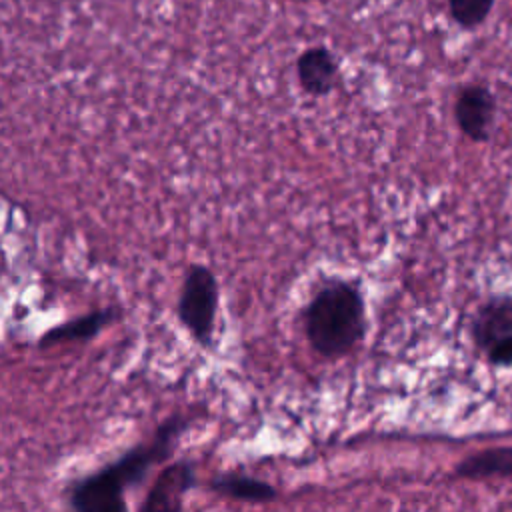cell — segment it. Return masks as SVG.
I'll list each match as a JSON object with an SVG mask.
<instances>
[{
    "instance_id": "1",
    "label": "cell",
    "mask_w": 512,
    "mask_h": 512,
    "mask_svg": "<svg viewBox=\"0 0 512 512\" xmlns=\"http://www.w3.org/2000/svg\"><path fill=\"white\" fill-rule=\"evenodd\" d=\"M188 418H168L146 444H138L100 470L74 480L68 490V504L74 512H128L124 492L140 484L154 464L164 462L188 428Z\"/></svg>"
},
{
    "instance_id": "2",
    "label": "cell",
    "mask_w": 512,
    "mask_h": 512,
    "mask_svg": "<svg viewBox=\"0 0 512 512\" xmlns=\"http://www.w3.org/2000/svg\"><path fill=\"white\" fill-rule=\"evenodd\" d=\"M304 332L312 350L324 358H340L366 334V304L358 282L326 278L304 308Z\"/></svg>"
},
{
    "instance_id": "3",
    "label": "cell",
    "mask_w": 512,
    "mask_h": 512,
    "mask_svg": "<svg viewBox=\"0 0 512 512\" xmlns=\"http://www.w3.org/2000/svg\"><path fill=\"white\" fill-rule=\"evenodd\" d=\"M218 302L216 274L204 264H190L178 294L176 316L200 346H210L214 340Z\"/></svg>"
},
{
    "instance_id": "4",
    "label": "cell",
    "mask_w": 512,
    "mask_h": 512,
    "mask_svg": "<svg viewBox=\"0 0 512 512\" xmlns=\"http://www.w3.org/2000/svg\"><path fill=\"white\" fill-rule=\"evenodd\" d=\"M496 118V96L484 84H464L454 100V120L460 132L476 142L490 140Z\"/></svg>"
},
{
    "instance_id": "5",
    "label": "cell",
    "mask_w": 512,
    "mask_h": 512,
    "mask_svg": "<svg viewBox=\"0 0 512 512\" xmlns=\"http://www.w3.org/2000/svg\"><path fill=\"white\" fill-rule=\"evenodd\" d=\"M194 482L196 474L192 462L178 460L168 464L150 486L140 512H182L186 492Z\"/></svg>"
},
{
    "instance_id": "6",
    "label": "cell",
    "mask_w": 512,
    "mask_h": 512,
    "mask_svg": "<svg viewBox=\"0 0 512 512\" xmlns=\"http://www.w3.org/2000/svg\"><path fill=\"white\" fill-rule=\"evenodd\" d=\"M296 76L308 96L324 98L334 92L340 80V62L330 48L310 46L296 58Z\"/></svg>"
},
{
    "instance_id": "7",
    "label": "cell",
    "mask_w": 512,
    "mask_h": 512,
    "mask_svg": "<svg viewBox=\"0 0 512 512\" xmlns=\"http://www.w3.org/2000/svg\"><path fill=\"white\" fill-rule=\"evenodd\" d=\"M470 334L474 344L484 352L512 338V294H496L484 300L472 316Z\"/></svg>"
},
{
    "instance_id": "8",
    "label": "cell",
    "mask_w": 512,
    "mask_h": 512,
    "mask_svg": "<svg viewBox=\"0 0 512 512\" xmlns=\"http://www.w3.org/2000/svg\"><path fill=\"white\" fill-rule=\"evenodd\" d=\"M120 318V308L106 306L92 310L84 316L72 318L68 322H62L50 330H46L40 336V346H54V344H66V342H86L98 336L108 324L116 322Z\"/></svg>"
},
{
    "instance_id": "9",
    "label": "cell",
    "mask_w": 512,
    "mask_h": 512,
    "mask_svg": "<svg viewBox=\"0 0 512 512\" xmlns=\"http://www.w3.org/2000/svg\"><path fill=\"white\" fill-rule=\"evenodd\" d=\"M454 474L468 480L512 478V446H492L474 452L456 464Z\"/></svg>"
},
{
    "instance_id": "10",
    "label": "cell",
    "mask_w": 512,
    "mask_h": 512,
    "mask_svg": "<svg viewBox=\"0 0 512 512\" xmlns=\"http://www.w3.org/2000/svg\"><path fill=\"white\" fill-rule=\"evenodd\" d=\"M210 488L220 496H228V498L252 502V504L272 502L278 494L276 488L266 480L240 474V472H226V474L214 476L210 482Z\"/></svg>"
},
{
    "instance_id": "11",
    "label": "cell",
    "mask_w": 512,
    "mask_h": 512,
    "mask_svg": "<svg viewBox=\"0 0 512 512\" xmlns=\"http://www.w3.org/2000/svg\"><path fill=\"white\" fill-rule=\"evenodd\" d=\"M496 0H448V12L462 30H474L486 22Z\"/></svg>"
},
{
    "instance_id": "12",
    "label": "cell",
    "mask_w": 512,
    "mask_h": 512,
    "mask_svg": "<svg viewBox=\"0 0 512 512\" xmlns=\"http://www.w3.org/2000/svg\"><path fill=\"white\" fill-rule=\"evenodd\" d=\"M488 362L494 366H512V338L494 344L488 352Z\"/></svg>"
},
{
    "instance_id": "13",
    "label": "cell",
    "mask_w": 512,
    "mask_h": 512,
    "mask_svg": "<svg viewBox=\"0 0 512 512\" xmlns=\"http://www.w3.org/2000/svg\"><path fill=\"white\" fill-rule=\"evenodd\" d=\"M294 2H312V0H294Z\"/></svg>"
}]
</instances>
